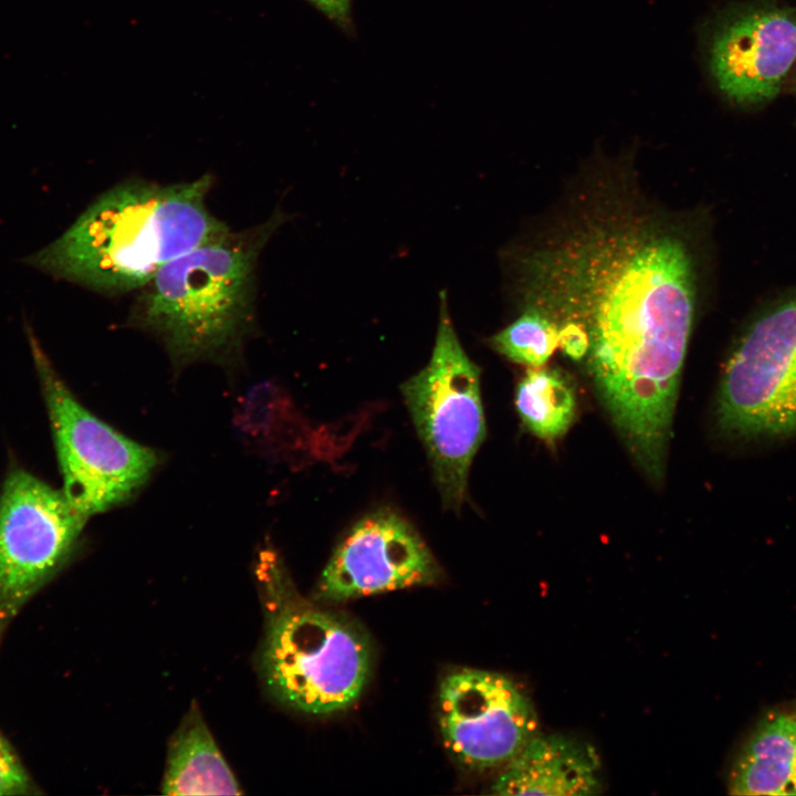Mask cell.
I'll return each instance as SVG.
<instances>
[{"label": "cell", "instance_id": "obj_16", "mask_svg": "<svg viewBox=\"0 0 796 796\" xmlns=\"http://www.w3.org/2000/svg\"><path fill=\"white\" fill-rule=\"evenodd\" d=\"M520 315L489 339L490 346L510 360L540 368L558 347V328L541 311L522 306Z\"/></svg>", "mask_w": 796, "mask_h": 796}, {"label": "cell", "instance_id": "obj_14", "mask_svg": "<svg viewBox=\"0 0 796 796\" xmlns=\"http://www.w3.org/2000/svg\"><path fill=\"white\" fill-rule=\"evenodd\" d=\"M163 794H242L239 783L196 710L187 715L170 743Z\"/></svg>", "mask_w": 796, "mask_h": 796}, {"label": "cell", "instance_id": "obj_15", "mask_svg": "<svg viewBox=\"0 0 796 796\" xmlns=\"http://www.w3.org/2000/svg\"><path fill=\"white\" fill-rule=\"evenodd\" d=\"M515 407L524 426L541 439L563 436L575 418L576 395L572 381L556 368H532L520 380Z\"/></svg>", "mask_w": 796, "mask_h": 796}, {"label": "cell", "instance_id": "obj_3", "mask_svg": "<svg viewBox=\"0 0 796 796\" xmlns=\"http://www.w3.org/2000/svg\"><path fill=\"white\" fill-rule=\"evenodd\" d=\"M284 219L229 230L166 263L142 287L133 324L158 336L177 365L235 355L254 322L258 258Z\"/></svg>", "mask_w": 796, "mask_h": 796}, {"label": "cell", "instance_id": "obj_13", "mask_svg": "<svg viewBox=\"0 0 796 796\" xmlns=\"http://www.w3.org/2000/svg\"><path fill=\"white\" fill-rule=\"evenodd\" d=\"M729 792L796 794V716L775 713L757 724L732 766Z\"/></svg>", "mask_w": 796, "mask_h": 796}, {"label": "cell", "instance_id": "obj_6", "mask_svg": "<svg viewBox=\"0 0 796 796\" xmlns=\"http://www.w3.org/2000/svg\"><path fill=\"white\" fill-rule=\"evenodd\" d=\"M33 355L66 499L87 516L126 502L150 478L158 454L82 406L35 345Z\"/></svg>", "mask_w": 796, "mask_h": 796}, {"label": "cell", "instance_id": "obj_1", "mask_svg": "<svg viewBox=\"0 0 796 796\" xmlns=\"http://www.w3.org/2000/svg\"><path fill=\"white\" fill-rule=\"evenodd\" d=\"M578 195L512 255L519 301L585 336L605 408L641 469L657 474L696 311L693 237L627 177Z\"/></svg>", "mask_w": 796, "mask_h": 796}, {"label": "cell", "instance_id": "obj_17", "mask_svg": "<svg viewBox=\"0 0 796 796\" xmlns=\"http://www.w3.org/2000/svg\"><path fill=\"white\" fill-rule=\"evenodd\" d=\"M36 793L35 784L0 733V795H27Z\"/></svg>", "mask_w": 796, "mask_h": 796}, {"label": "cell", "instance_id": "obj_7", "mask_svg": "<svg viewBox=\"0 0 796 796\" xmlns=\"http://www.w3.org/2000/svg\"><path fill=\"white\" fill-rule=\"evenodd\" d=\"M716 418L737 438L796 433V294L761 314L727 357Z\"/></svg>", "mask_w": 796, "mask_h": 796}, {"label": "cell", "instance_id": "obj_18", "mask_svg": "<svg viewBox=\"0 0 796 796\" xmlns=\"http://www.w3.org/2000/svg\"><path fill=\"white\" fill-rule=\"evenodd\" d=\"M344 30L352 28V0H307Z\"/></svg>", "mask_w": 796, "mask_h": 796}, {"label": "cell", "instance_id": "obj_10", "mask_svg": "<svg viewBox=\"0 0 796 796\" xmlns=\"http://www.w3.org/2000/svg\"><path fill=\"white\" fill-rule=\"evenodd\" d=\"M439 568L425 541L399 514L370 513L354 524L334 549L316 596L345 601L432 583Z\"/></svg>", "mask_w": 796, "mask_h": 796}, {"label": "cell", "instance_id": "obj_9", "mask_svg": "<svg viewBox=\"0 0 796 796\" xmlns=\"http://www.w3.org/2000/svg\"><path fill=\"white\" fill-rule=\"evenodd\" d=\"M444 747L462 766H504L537 733V718L524 693L506 677L463 669L448 674L438 694Z\"/></svg>", "mask_w": 796, "mask_h": 796}, {"label": "cell", "instance_id": "obj_8", "mask_svg": "<svg viewBox=\"0 0 796 796\" xmlns=\"http://www.w3.org/2000/svg\"><path fill=\"white\" fill-rule=\"evenodd\" d=\"M87 515L23 470L0 494V640L23 606L71 555Z\"/></svg>", "mask_w": 796, "mask_h": 796}, {"label": "cell", "instance_id": "obj_5", "mask_svg": "<svg viewBox=\"0 0 796 796\" xmlns=\"http://www.w3.org/2000/svg\"><path fill=\"white\" fill-rule=\"evenodd\" d=\"M425 446L446 507L458 512L469 470L485 437L480 369L460 344L440 294V315L428 364L400 387Z\"/></svg>", "mask_w": 796, "mask_h": 796}, {"label": "cell", "instance_id": "obj_4", "mask_svg": "<svg viewBox=\"0 0 796 796\" xmlns=\"http://www.w3.org/2000/svg\"><path fill=\"white\" fill-rule=\"evenodd\" d=\"M261 666L276 700L307 714L327 715L359 698L370 674L371 649L352 621L285 604L271 611Z\"/></svg>", "mask_w": 796, "mask_h": 796}, {"label": "cell", "instance_id": "obj_11", "mask_svg": "<svg viewBox=\"0 0 796 796\" xmlns=\"http://www.w3.org/2000/svg\"><path fill=\"white\" fill-rule=\"evenodd\" d=\"M706 52L711 75L730 101H769L796 62V9L757 6L731 11L713 25Z\"/></svg>", "mask_w": 796, "mask_h": 796}, {"label": "cell", "instance_id": "obj_12", "mask_svg": "<svg viewBox=\"0 0 796 796\" xmlns=\"http://www.w3.org/2000/svg\"><path fill=\"white\" fill-rule=\"evenodd\" d=\"M503 767L491 786L494 795H595L603 789L594 747L562 734L536 733Z\"/></svg>", "mask_w": 796, "mask_h": 796}, {"label": "cell", "instance_id": "obj_2", "mask_svg": "<svg viewBox=\"0 0 796 796\" xmlns=\"http://www.w3.org/2000/svg\"><path fill=\"white\" fill-rule=\"evenodd\" d=\"M211 177L129 179L101 195L35 263L105 294L142 289L169 261L229 231L207 208Z\"/></svg>", "mask_w": 796, "mask_h": 796}]
</instances>
